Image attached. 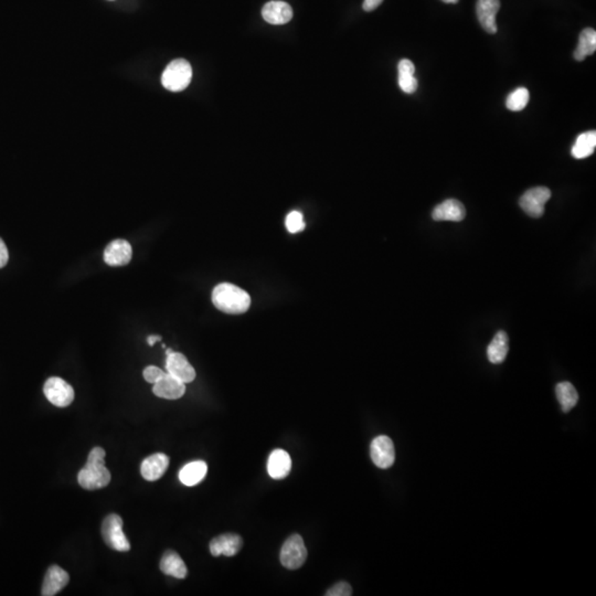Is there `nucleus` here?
<instances>
[{"label": "nucleus", "mask_w": 596, "mask_h": 596, "mask_svg": "<svg viewBox=\"0 0 596 596\" xmlns=\"http://www.w3.org/2000/svg\"><path fill=\"white\" fill-rule=\"evenodd\" d=\"M111 473L105 466V450L94 447L88 454L86 466L77 475V482L86 490L101 489L111 483Z\"/></svg>", "instance_id": "1"}, {"label": "nucleus", "mask_w": 596, "mask_h": 596, "mask_svg": "<svg viewBox=\"0 0 596 596\" xmlns=\"http://www.w3.org/2000/svg\"><path fill=\"white\" fill-rule=\"evenodd\" d=\"M212 303L226 314H244L250 308L251 297L242 288L230 283H222L213 290Z\"/></svg>", "instance_id": "2"}, {"label": "nucleus", "mask_w": 596, "mask_h": 596, "mask_svg": "<svg viewBox=\"0 0 596 596\" xmlns=\"http://www.w3.org/2000/svg\"><path fill=\"white\" fill-rule=\"evenodd\" d=\"M191 79L192 68L189 62L185 59H177L168 64L162 75V83L168 91L181 92L188 88Z\"/></svg>", "instance_id": "3"}, {"label": "nucleus", "mask_w": 596, "mask_h": 596, "mask_svg": "<svg viewBox=\"0 0 596 596\" xmlns=\"http://www.w3.org/2000/svg\"><path fill=\"white\" fill-rule=\"evenodd\" d=\"M102 537L109 548L116 551L127 552L131 550L125 533H123V520L118 515L111 514L103 520L101 528Z\"/></svg>", "instance_id": "4"}, {"label": "nucleus", "mask_w": 596, "mask_h": 596, "mask_svg": "<svg viewBox=\"0 0 596 596\" xmlns=\"http://www.w3.org/2000/svg\"><path fill=\"white\" fill-rule=\"evenodd\" d=\"M307 559V548L299 535H290L281 550V563L288 570H297Z\"/></svg>", "instance_id": "5"}, {"label": "nucleus", "mask_w": 596, "mask_h": 596, "mask_svg": "<svg viewBox=\"0 0 596 596\" xmlns=\"http://www.w3.org/2000/svg\"><path fill=\"white\" fill-rule=\"evenodd\" d=\"M43 392L49 402L58 407H69L74 400V390L67 381L52 377L45 381Z\"/></svg>", "instance_id": "6"}, {"label": "nucleus", "mask_w": 596, "mask_h": 596, "mask_svg": "<svg viewBox=\"0 0 596 596\" xmlns=\"http://www.w3.org/2000/svg\"><path fill=\"white\" fill-rule=\"evenodd\" d=\"M550 198L551 191L547 187H535L522 194L519 205L528 216L540 218L544 213V205Z\"/></svg>", "instance_id": "7"}, {"label": "nucleus", "mask_w": 596, "mask_h": 596, "mask_svg": "<svg viewBox=\"0 0 596 596\" xmlns=\"http://www.w3.org/2000/svg\"><path fill=\"white\" fill-rule=\"evenodd\" d=\"M370 456L373 464L379 469H390L395 461V450L392 439L386 435L375 437L371 442Z\"/></svg>", "instance_id": "8"}, {"label": "nucleus", "mask_w": 596, "mask_h": 596, "mask_svg": "<svg viewBox=\"0 0 596 596\" xmlns=\"http://www.w3.org/2000/svg\"><path fill=\"white\" fill-rule=\"evenodd\" d=\"M166 369H167V372L169 375L182 381L184 384H190L196 378V371H194V367L190 365V362L180 352H173V354L167 356Z\"/></svg>", "instance_id": "9"}, {"label": "nucleus", "mask_w": 596, "mask_h": 596, "mask_svg": "<svg viewBox=\"0 0 596 596\" xmlns=\"http://www.w3.org/2000/svg\"><path fill=\"white\" fill-rule=\"evenodd\" d=\"M133 250L126 240H115L104 251V261L111 267H123L130 263Z\"/></svg>", "instance_id": "10"}, {"label": "nucleus", "mask_w": 596, "mask_h": 596, "mask_svg": "<svg viewBox=\"0 0 596 596\" xmlns=\"http://www.w3.org/2000/svg\"><path fill=\"white\" fill-rule=\"evenodd\" d=\"M152 392L155 395L162 399H180L186 392V384L166 372L163 378L154 384Z\"/></svg>", "instance_id": "11"}, {"label": "nucleus", "mask_w": 596, "mask_h": 596, "mask_svg": "<svg viewBox=\"0 0 596 596\" xmlns=\"http://www.w3.org/2000/svg\"><path fill=\"white\" fill-rule=\"evenodd\" d=\"M499 9H501L499 0H477V17L482 24L483 29L488 33L494 35L497 32L496 16Z\"/></svg>", "instance_id": "12"}, {"label": "nucleus", "mask_w": 596, "mask_h": 596, "mask_svg": "<svg viewBox=\"0 0 596 596\" xmlns=\"http://www.w3.org/2000/svg\"><path fill=\"white\" fill-rule=\"evenodd\" d=\"M242 538L235 533H224L214 538L210 542V552L213 556H235L242 548Z\"/></svg>", "instance_id": "13"}, {"label": "nucleus", "mask_w": 596, "mask_h": 596, "mask_svg": "<svg viewBox=\"0 0 596 596\" xmlns=\"http://www.w3.org/2000/svg\"><path fill=\"white\" fill-rule=\"evenodd\" d=\"M69 574L59 565H52L45 573L41 595L54 596L62 591L69 583Z\"/></svg>", "instance_id": "14"}, {"label": "nucleus", "mask_w": 596, "mask_h": 596, "mask_svg": "<svg viewBox=\"0 0 596 596\" xmlns=\"http://www.w3.org/2000/svg\"><path fill=\"white\" fill-rule=\"evenodd\" d=\"M466 216L465 207L456 199H447L434 208L432 218L435 221L460 222Z\"/></svg>", "instance_id": "15"}, {"label": "nucleus", "mask_w": 596, "mask_h": 596, "mask_svg": "<svg viewBox=\"0 0 596 596\" xmlns=\"http://www.w3.org/2000/svg\"><path fill=\"white\" fill-rule=\"evenodd\" d=\"M169 466V457L163 453H157L154 455L145 458L141 466V476L148 482L158 480L163 477Z\"/></svg>", "instance_id": "16"}, {"label": "nucleus", "mask_w": 596, "mask_h": 596, "mask_svg": "<svg viewBox=\"0 0 596 596\" xmlns=\"http://www.w3.org/2000/svg\"><path fill=\"white\" fill-rule=\"evenodd\" d=\"M264 20L271 24H285L293 18V9L284 1H269L262 9Z\"/></svg>", "instance_id": "17"}, {"label": "nucleus", "mask_w": 596, "mask_h": 596, "mask_svg": "<svg viewBox=\"0 0 596 596\" xmlns=\"http://www.w3.org/2000/svg\"><path fill=\"white\" fill-rule=\"evenodd\" d=\"M292 469V460L286 450H273L267 462V471L273 479H284L290 475Z\"/></svg>", "instance_id": "18"}, {"label": "nucleus", "mask_w": 596, "mask_h": 596, "mask_svg": "<svg viewBox=\"0 0 596 596\" xmlns=\"http://www.w3.org/2000/svg\"><path fill=\"white\" fill-rule=\"evenodd\" d=\"M160 570L164 574L171 575L176 579H185L188 574V570L184 560L181 559V556L173 550L164 554L163 558L160 560Z\"/></svg>", "instance_id": "19"}, {"label": "nucleus", "mask_w": 596, "mask_h": 596, "mask_svg": "<svg viewBox=\"0 0 596 596\" xmlns=\"http://www.w3.org/2000/svg\"><path fill=\"white\" fill-rule=\"evenodd\" d=\"M207 471H208V466L205 462H191V463L185 465L179 471V479L185 486L192 487V486H196V485L203 482L205 475H207Z\"/></svg>", "instance_id": "20"}, {"label": "nucleus", "mask_w": 596, "mask_h": 596, "mask_svg": "<svg viewBox=\"0 0 596 596\" xmlns=\"http://www.w3.org/2000/svg\"><path fill=\"white\" fill-rule=\"evenodd\" d=\"M509 350L508 336L505 331H498L487 347V357L492 363L499 365L506 359Z\"/></svg>", "instance_id": "21"}, {"label": "nucleus", "mask_w": 596, "mask_h": 596, "mask_svg": "<svg viewBox=\"0 0 596 596\" xmlns=\"http://www.w3.org/2000/svg\"><path fill=\"white\" fill-rule=\"evenodd\" d=\"M399 70V86L405 93L412 94L418 90V80L414 77L416 67L412 61L401 60L398 65Z\"/></svg>", "instance_id": "22"}, {"label": "nucleus", "mask_w": 596, "mask_h": 596, "mask_svg": "<svg viewBox=\"0 0 596 596\" xmlns=\"http://www.w3.org/2000/svg\"><path fill=\"white\" fill-rule=\"evenodd\" d=\"M596 147V132L590 131L579 135L575 144L573 145L572 154L575 159H584L593 154Z\"/></svg>", "instance_id": "23"}, {"label": "nucleus", "mask_w": 596, "mask_h": 596, "mask_svg": "<svg viewBox=\"0 0 596 596\" xmlns=\"http://www.w3.org/2000/svg\"><path fill=\"white\" fill-rule=\"evenodd\" d=\"M556 394L563 412H570L579 401V394L574 386L570 382H560L556 384Z\"/></svg>", "instance_id": "24"}, {"label": "nucleus", "mask_w": 596, "mask_h": 596, "mask_svg": "<svg viewBox=\"0 0 596 596\" xmlns=\"http://www.w3.org/2000/svg\"><path fill=\"white\" fill-rule=\"evenodd\" d=\"M596 50V32L592 28H586L581 32L578 48L574 52V59L578 61L586 60V56H592Z\"/></svg>", "instance_id": "25"}, {"label": "nucleus", "mask_w": 596, "mask_h": 596, "mask_svg": "<svg viewBox=\"0 0 596 596\" xmlns=\"http://www.w3.org/2000/svg\"><path fill=\"white\" fill-rule=\"evenodd\" d=\"M529 99L530 93L527 88H517L512 93L509 94L508 97H507V109L509 111H512V112H519V111H522L524 107H527Z\"/></svg>", "instance_id": "26"}, {"label": "nucleus", "mask_w": 596, "mask_h": 596, "mask_svg": "<svg viewBox=\"0 0 596 596\" xmlns=\"http://www.w3.org/2000/svg\"><path fill=\"white\" fill-rule=\"evenodd\" d=\"M286 229L290 233H298L305 229V222H304L303 214L299 211H292V212L286 217Z\"/></svg>", "instance_id": "27"}, {"label": "nucleus", "mask_w": 596, "mask_h": 596, "mask_svg": "<svg viewBox=\"0 0 596 596\" xmlns=\"http://www.w3.org/2000/svg\"><path fill=\"white\" fill-rule=\"evenodd\" d=\"M327 596H350L352 595V586L347 582H338L328 590Z\"/></svg>", "instance_id": "28"}, {"label": "nucleus", "mask_w": 596, "mask_h": 596, "mask_svg": "<svg viewBox=\"0 0 596 596\" xmlns=\"http://www.w3.org/2000/svg\"><path fill=\"white\" fill-rule=\"evenodd\" d=\"M165 373V371L162 370V369H159L158 367L149 366V367L145 368L143 375H144V379L147 382L155 384L158 380L163 378Z\"/></svg>", "instance_id": "29"}, {"label": "nucleus", "mask_w": 596, "mask_h": 596, "mask_svg": "<svg viewBox=\"0 0 596 596\" xmlns=\"http://www.w3.org/2000/svg\"><path fill=\"white\" fill-rule=\"evenodd\" d=\"M9 253L8 249L6 246L5 242L0 239V269L6 267V264L8 263Z\"/></svg>", "instance_id": "30"}, {"label": "nucleus", "mask_w": 596, "mask_h": 596, "mask_svg": "<svg viewBox=\"0 0 596 596\" xmlns=\"http://www.w3.org/2000/svg\"><path fill=\"white\" fill-rule=\"evenodd\" d=\"M382 1L384 0H365L362 7H363V10L365 11H372L378 8L379 6L382 3Z\"/></svg>", "instance_id": "31"}, {"label": "nucleus", "mask_w": 596, "mask_h": 596, "mask_svg": "<svg viewBox=\"0 0 596 596\" xmlns=\"http://www.w3.org/2000/svg\"><path fill=\"white\" fill-rule=\"evenodd\" d=\"M160 340H162V337L157 335L149 336L148 338H147V343H148L149 346H154L155 343Z\"/></svg>", "instance_id": "32"}, {"label": "nucleus", "mask_w": 596, "mask_h": 596, "mask_svg": "<svg viewBox=\"0 0 596 596\" xmlns=\"http://www.w3.org/2000/svg\"><path fill=\"white\" fill-rule=\"evenodd\" d=\"M445 3H457L460 0H442Z\"/></svg>", "instance_id": "33"}, {"label": "nucleus", "mask_w": 596, "mask_h": 596, "mask_svg": "<svg viewBox=\"0 0 596 596\" xmlns=\"http://www.w3.org/2000/svg\"><path fill=\"white\" fill-rule=\"evenodd\" d=\"M173 352L171 349H167V350H166V356H169V354H173Z\"/></svg>", "instance_id": "34"}]
</instances>
